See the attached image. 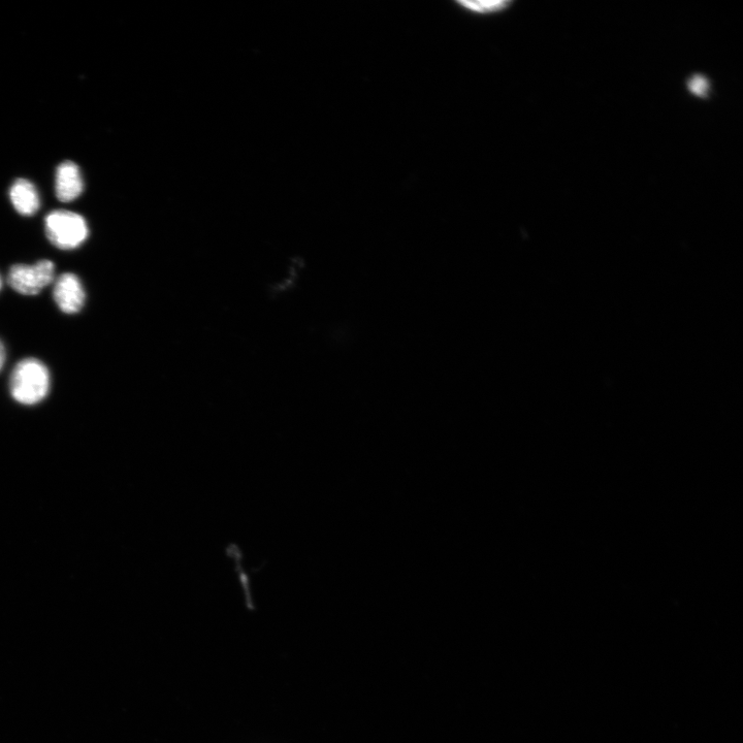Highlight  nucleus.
Returning a JSON list of instances; mask_svg holds the SVG:
<instances>
[{"instance_id": "nucleus-1", "label": "nucleus", "mask_w": 743, "mask_h": 743, "mask_svg": "<svg viewBox=\"0 0 743 743\" xmlns=\"http://www.w3.org/2000/svg\"><path fill=\"white\" fill-rule=\"evenodd\" d=\"M51 376L44 363L37 359H24L14 368L10 379L13 399L22 405H37L47 398Z\"/></svg>"}, {"instance_id": "nucleus-2", "label": "nucleus", "mask_w": 743, "mask_h": 743, "mask_svg": "<svg viewBox=\"0 0 743 743\" xmlns=\"http://www.w3.org/2000/svg\"><path fill=\"white\" fill-rule=\"evenodd\" d=\"M45 230L49 241L61 250H73L80 247L89 235L84 217L66 210L48 214L45 220Z\"/></svg>"}, {"instance_id": "nucleus-3", "label": "nucleus", "mask_w": 743, "mask_h": 743, "mask_svg": "<svg viewBox=\"0 0 743 743\" xmlns=\"http://www.w3.org/2000/svg\"><path fill=\"white\" fill-rule=\"evenodd\" d=\"M55 278V265L51 261H40L35 265H15L10 269L8 282L20 295L37 296Z\"/></svg>"}, {"instance_id": "nucleus-4", "label": "nucleus", "mask_w": 743, "mask_h": 743, "mask_svg": "<svg viewBox=\"0 0 743 743\" xmlns=\"http://www.w3.org/2000/svg\"><path fill=\"white\" fill-rule=\"evenodd\" d=\"M53 298L63 313H79L86 300L85 289L79 277L73 273L60 275L54 284Z\"/></svg>"}, {"instance_id": "nucleus-5", "label": "nucleus", "mask_w": 743, "mask_h": 743, "mask_svg": "<svg viewBox=\"0 0 743 743\" xmlns=\"http://www.w3.org/2000/svg\"><path fill=\"white\" fill-rule=\"evenodd\" d=\"M55 182L56 197L62 203L73 202L82 195L84 189L82 174L72 161H66L57 168Z\"/></svg>"}, {"instance_id": "nucleus-6", "label": "nucleus", "mask_w": 743, "mask_h": 743, "mask_svg": "<svg viewBox=\"0 0 743 743\" xmlns=\"http://www.w3.org/2000/svg\"><path fill=\"white\" fill-rule=\"evenodd\" d=\"M10 198L16 211L23 216L35 215L41 207L36 186L25 179L15 181L11 187Z\"/></svg>"}, {"instance_id": "nucleus-7", "label": "nucleus", "mask_w": 743, "mask_h": 743, "mask_svg": "<svg viewBox=\"0 0 743 743\" xmlns=\"http://www.w3.org/2000/svg\"><path fill=\"white\" fill-rule=\"evenodd\" d=\"M464 11L479 16H488L501 13L511 5L507 0H497V2H457Z\"/></svg>"}, {"instance_id": "nucleus-8", "label": "nucleus", "mask_w": 743, "mask_h": 743, "mask_svg": "<svg viewBox=\"0 0 743 743\" xmlns=\"http://www.w3.org/2000/svg\"><path fill=\"white\" fill-rule=\"evenodd\" d=\"M689 87L690 90L698 96H704L709 89L707 80L700 76L693 77L689 83Z\"/></svg>"}, {"instance_id": "nucleus-9", "label": "nucleus", "mask_w": 743, "mask_h": 743, "mask_svg": "<svg viewBox=\"0 0 743 743\" xmlns=\"http://www.w3.org/2000/svg\"><path fill=\"white\" fill-rule=\"evenodd\" d=\"M6 359H7L6 348H5L4 343L0 341V371H2V369L4 368Z\"/></svg>"}, {"instance_id": "nucleus-10", "label": "nucleus", "mask_w": 743, "mask_h": 743, "mask_svg": "<svg viewBox=\"0 0 743 743\" xmlns=\"http://www.w3.org/2000/svg\"><path fill=\"white\" fill-rule=\"evenodd\" d=\"M2 288H3V280H2V277H0V290H2Z\"/></svg>"}]
</instances>
